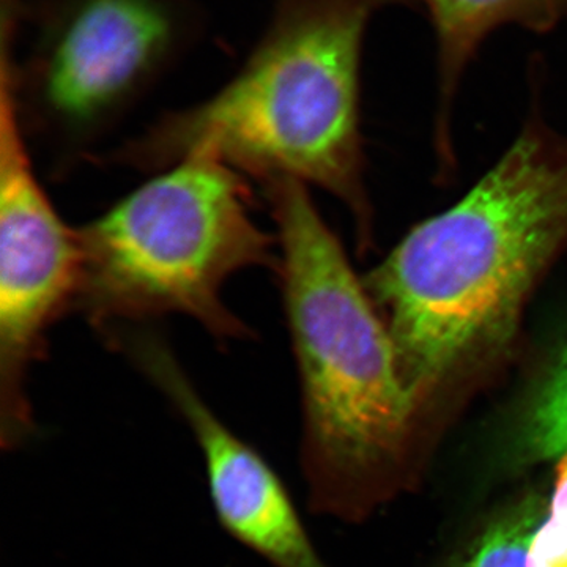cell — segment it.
Returning a JSON list of instances; mask_svg holds the SVG:
<instances>
[{
    "mask_svg": "<svg viewBox=\"0 0 567 567\" xmlns=\"http://www.w3.org/2000/svg\"><path fill=\"white\" fill-rule=\"evenodd\" d=\"M567 249V134L533 103L505 155L364 276L417 406L505 361Z\"/></svg>",
    "mask_w": 567,
    "mask_h": 567,
    "instance_id": "obj_1",
    "label": "cell"
},
{
    "mask_svg": "<svg viewBox=\"0 0 567 567\" xmlns=\"http://www.w3.org/2000/svg\"><path fill=\"white\" fill-rule=\"evenodd\" d=\"M421 0H278L262 40L215 95L164 115L115 153L163 171L205 153L262 183L290 178L350 212L360 252L374 244L364 177L360 66L365 29L388 6Z\"/></svg>",
    "mask_w": 567,
    "mask_h": 567,
    "instance_id": "obj_2",
    "label": "cell"
},
{
    "mask_svg": "<svg viewBox=\"0 0 567 567\" xmlns=\"http://www.w3.org/2000/svg\"><path fill=\"white\" fill-rule=\"evenodd\" d=\"M301 395V462L315 506L350 509L401 445L415 402L390 331L339 238L290 178L262 183Z\"/></svg>",
    "mask_w": 567,
    "mask_h": 567,
    "instance_id": "obj_3",
    "label": "cell"
},
{
    "mask_svg": "<svg viewBox=\"0 0 567 567\" xmlns=\"http://www.w3.org/2000/svg\"><path fill=\"white\" fill-rule=\"evenodd\" d=\"M78 238L73 309L100 336L178 315L218 341H240L251 330L224 303V286L248 268L279 270L278 241L254 219L245 175L205 153L171 164Z\"/></svg>",
    "mask_w": 567,
    "mask_h": 567,
    "instance_id": "obj_4",
    "label": "cell"
},
{
    "mask_svg": "<svg viewBox=\"0 0 567 567\" xmlns=\"http://www.w3.org/2000/svg\"><path fill=\"white\" fill-rule=\"evenodd\" d=\"M31 51L14 62L9 25L2 63L24 132L55 158L87 151L152 89L199 32L188 0H41Z\"/></svg>",
    "mask_w": 567,
    "mask_h": 567,
    "instance_id": "obj_5",
    "label": "cell"
},
{
    "mask_svg": "<svg viewBox=\"0 0 567 567\" xmlns=\"http://www.w3.org/2000/svg\"><path fill=\"white\" fill-rule=\"evenodd\" d=\"M78 229L40 185L13 85L0 63V445L18 451L37 432L29 399L32 365L48 331L73 309L80 286Z\"/></svg>",
    "mask_w": 567,
    "mask_h": 567,
    "instance_id": "obj_6",
    "label": "cell"
},
{
    "mask_svg": "<svg viewBox=\"0 0 567 567\" xmlns=\"http://www.w3.org/2000/svg\"><path fill=\"white\" fill-rule=\"evenodd\" d=\"M103 341L166 398L192 432L223 528L274 567H328L281 477L213 412L163 336L147 327L121 328Z\"/></svg>",
    "mask_w": 567,
    "mask_h": 567,
    "instance_id": "obj_7",
    "label": "cell"
},
{
    "mask_svg": "<svg viewBox=\"0 0 567 567\" xmlns=\"http://www.w3.org/2000/svg\"><path fill=\"white\" fill-rule=\"evenodd\" d=\"M436 40L439 107L434 144L440 181L456 173L453 112L458 85L484 41L503 25L546 33L567 25V0H421Z\"/></svg>",
    "mask_w": 567,
    "mask_h": 567,
    "instance_id": "obj_8",
    "label": "cell"
},
{
    "mask_svg": "<svg viewBox=\"0 0 567 567\" xmlns=\"http://www.w3.org/2000/svg\"><path fill=\"white\" fill-rule=\"evenodd\" d=\"M514 453L525 465L567 454V330L547 350L529 383Z\"/></svg>",
    "mask_w": 567,
    "mask_h": 567,
    "instance_id": "obj_9",
    "label": "cell"
},
{
    "mask_svg": "<svg viewBox=\"0 0 567 567\" xmlns=\"http://www.w3.org/2000/svg\"><path fill=\"white\" fill-rule=\"evenodd\" d=\"M546 507L529 499L496 520L458 567H528V548Z\"/></svg>",
    "mask_w": 567,
    "mask_h": 567,
    "instance_id": "obj_10",
    "label": "cell"
},
{
    "mask_svg": "<svg viewBox=\"0 0 567 567\" xmlns=\"http://www.w3.org/2000/svg\"><path fill=\"white\" fill-rule=\"evenodd\" d=\"M528 567H567V454L558 458L554 494L529 543Z\"/></svg>",
    "mask_w": 567,
    "mask_h": 567,
    "instance_id": "obj_11",
    "label": "cell"
}]
</instances>
